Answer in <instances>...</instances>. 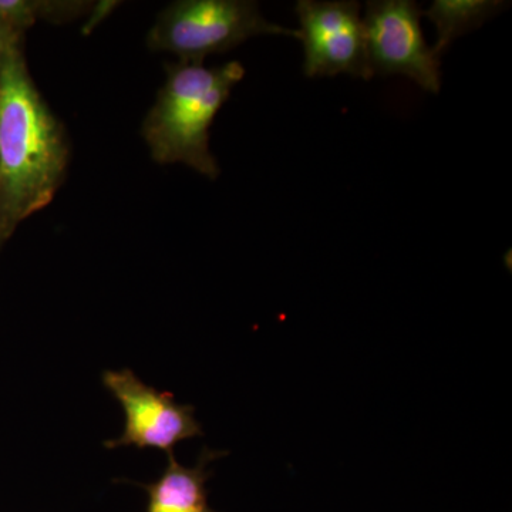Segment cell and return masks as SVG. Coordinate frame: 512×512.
<instances>
[{
  "mask_svg": "<svg viewBox=\"0 0 512 512\" xmlns=\"http://www.w3.org/2000/svg\"><path fill=\"white\" fill-rule=\"evenodd\" d=\"M66 137L13 46L0 66V210L25 220L55 198L66 174Z\"/></svg>",
  "mask_w": 512,
  "mask_h": 512,
  "instance_id": "1",
  "label": "cell"
},
{
  "mask_svg": "<svg viewBox=\"0 0 512 512\" xmlns=\"http://www.w3.org/2000/svg\"><path fill=\"white\" fill-rule=\"evenodd\" d=\"M244 76L239 62L171 66L143 124L151 157L157 163L184 164L212 180L217 178L220 167L211 154L210 128Z\"/></svg>",
  "mask_w": 512,
  "mask_h": 512,
  "instance_id": "2",
  "label": "cell"
},
{
  "mask_svg": "<svg viewBox=\"0 0 512 512\" xmlns=\"http://www.w3.org/2000/svg\"><path fill=\"white\" fill-rule=\"evenodd\" d=\"M259 35L301 39L298 29L269 22L258 3L248 0H180L158 16L148 33L154 52L171 53L183 63H202L205 57L228 52Z\"/></svg>",
  "mask_w": 512,
  "mask_h": 512,
  "instance_id": "3",
  "label": "cell"
},
{
  "mask_svg": "<svg viewBox=\"0 0 512 512\" xmlns=\"http://www.w3.org/2000/svg\"><path fill=\"white\" fill-rule=\"evenodd\" d=\"M421 16L420 6L412 0L367 3V59L373 76L409 77L426 92L439 93L440 59L424 40Z\"/></svg>",
  "mask_w": 512,
  "mask_h": 512,
  "instance_id": "4",
  "label": "cell"
},
{
  "mask_svg": "<svg viewBox=\"0 0 512 512\" xmlns=\"http://www.w3.org/2000/svg\"><path fill=\"white\" fill-rule=\"evenodd\" d=\"M295 9L306 77L349 74L372 79L359 3L299 0Z\"/></svg>",
  "mask_w": 512,
  "mask_h": 512,
  "instance_id": "5",
  "label": "cell"
},
{
  "mask_svg": "<svg viewBox=\"0 0 512 512\" xmlns=\"http://www.w3.org/2000/svg\"><path fill=\"white\" fill-rule=\"evenodd\" d=\"M103 383L126 414L123 436L107 441V448L136 446L170 454L181 441L202 436L194 407L175 402L173 393L158 392L131 370H107Z\"/></svg>",
  "mask_w": 512,
  "mask_h": 512,
  "instance_id": "6",
  "label": "cell"
},
{
  "mask_svg": "<svg viewBox=\"0 0 512 512\" xmlns=\"http://www.w3.org/2000/svg\"><path fill=\"white\" fill-rule=\"evenodd\" d=\"M220 453L204 451L197 466L184 467L173 453L168 454V464L157 481L143 484L147 491V512H218L208 504L207 481L210 471L207 464Z\"/></svg>",
  "mask_w": 512,
  "mask_h": 512,
  "instance_id": "7",
  "label": "cell"
},
{
  "mask_svg": "<svg viewBox=\"0 0 512 512\" xmlns=\"http://www.w3.org/2000/svg\"><path fill=\"white\" fill-rule=\"evenodd\" d=\"M507 6L494 0H436L426 10V16L436 26V45L431 47L434 55L441 57L451 43L466 35Z\"/></svg>",
  "mask_w": 512,
  "mask_h": 512,
  "instance_id": "8",
  "label": "cell"
},
{
  "mask_svg": "<svg viewBox=\"0 0 512 512\" xmlns=\"http://www.w3.org/2000/svg\"><path fill=\"white\" fill-rule=\"evenodd\" d=\"M76 8L72 3L23 2V0H0V20L9 28L28 26L39 15H55Z\"/></svg>",
  "mask_w": 512,
  "mask_h": 512,
  "instance_id": "9",
  "label": "cell"
},
{
  "mask_svg": "<svg viewBox=\"0 0 512 512\" xmlns=\"http://www.w3.org/2000/svg\"><path fill=\"white\" fill-rule=\"evenodd\" d=\"M8 25L0 20V66H2L3 60H5L6 55L10 49H12L15 45V36L10 32Z\"/></svg>",
  "mask_w": 512,
  "mask_h": 512,
  "instance_id": "10",
  "label": "cell"
}]
</instances>
